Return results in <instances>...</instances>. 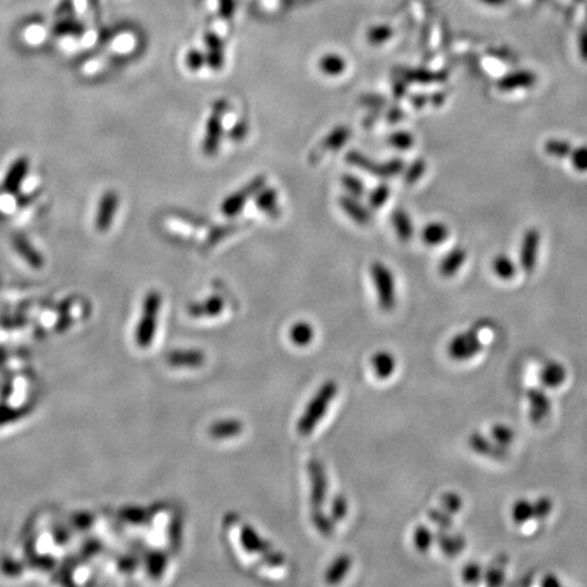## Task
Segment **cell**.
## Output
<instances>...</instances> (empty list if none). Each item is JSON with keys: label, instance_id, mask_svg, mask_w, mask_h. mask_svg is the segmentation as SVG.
Wrapping results in <instances>:
<instances>
[{"label": "cell", "instance_id": "e0dca14e", "mask_svg": "<svg viewBox=\"0 0 587 587\" xmlns=\"http://www.w3.org/2000/svg\"><path fill=\"white\" fill-rule=\"evenodd\" d=\"M240 539H241L243 548H244L247 553H258L261 556L262 553H265L269 549H272L271 544L261 537L256 532V529L253 526H250V525H243L241 526Z\"/></svg>", "mask_w": 587, "mask_h": 587}, {"label": "cell", "instance_id": "db71d44e", "mask_svg": "<svg viewBox=\"0 0 587 587\" xmlns=\"http://www.w3.org/2000/svg\"><path fill=\"white\" fill-rule=\"evenodd\" d=\"M261 559L269 567H280V566L285 564V556L280 552L274 550V548L269 549L268 552L262 553Z\"/></svg>", "mask_w": 587, "mask_h": 587}, {"label": "cell", "instance_id": "f35d334b", "mask_svg": "<svg viewBox=\"0 0 587 587\" xmlns=\"http://www.w3.org/2000/svg\"><path fill=\"white\" fill-rule=\"evenodd\" d=\"M311 521L316 529L324 536L331 537L335 532V525L332 522V518H329L327 514L322 513V510H311Z\"/></svg>", "mask_w": 587, "mask_h": 587}, {"label": "cell", "instance_id": "484cf974", "mask_svg": "<svg viewBox=\"0 0 587 587\" xmlns=\"http://www.w3.org/2000/svg\"><path fill=\"white\" fill-rule=\"evenodd\" d=\"M449 236L450 230L442 222H431L422 230V241L429 246H438L446 243Z\"/></svg>", "mask_w": 587, "mask_h": 587}, {"label": "cell", "instance_id": "9a60e30c", "mask_svg": "<svg viewBox=\"0 0 587 587\" xmlns=\"http://www.w3.org/2000/svg\"><path fill=\"white\" fill-rule=\"evenodd\" d=\"M244 429V423L241 420L230 418L214 422L208 429V434L214 440H231L243 434Z\"/></svg>", "mask_w": 587, "mask_h": 587}, {"label": "cell", "instance_id": "d6a6232c", "mask_svg": "<svg viewBox=\"0 0 587 587\" xmlns=\"http://www.w3.org/2000/svg\"><path fill=\"white\" fill-rule=\"evenodd\" d=\"M314 339V329L306 321H299L294 324L290 329V340L298 347H306Z\"/></svg>", "mask_w": 587, "mask_h": 587}, {"label": "cell", "instance_id": "816d5d0a", "mask_svg": "<svg viewBox=\"0 0 587 587\" xmlns=\"http://www.w3.org/2000/svg\"><path fill=\"white\" fill-rule=\"evenodd\" d=\"M187 67L191 70V71H198V70H201L203 67H204V64L207 63V57H205V54L204 53H201L200 50H197V49H191L189 52H188V54H187Z\"/></svg>", "mask_w": 587, "mask_h": 587}, {"label": "cell", "instance_id": "9c48e42d", "mask_svg": "<svg viewBox=\"0 0 587 587\" xmlns=\"http://www.w3.org/2000/svg\"><path fill=\"white\" fill-rule=\"evenodd\" d=\"M526 398L529 402V419L532 423H542L552 411L550 398L542 388H529L526 391Z\"/></svg>", "mask_w": 587, "mask_h": 587}, {"label": "cell", "instance_id": "11a10c76", "mask_svg": "<svg viewBox=\"0 0 587 587\" xmlns=\"http://www.w3.org/2000/svg\"><path fill=\"white\" fill-rule=\"evenodd\" d=\"M541 586L559 587L562 586V582L559 581L556 574H545L544 578L541 579Z\"/></svg>", "mask_w": 587, "mask_h": 587}, {"label": "cell", "instance_id": "5b68a950", "mask_svg": "<svg viewBox=\"0 0 587 587\" xmlns=\"http://www.w3.org/2000/svg\"><path fill=\"white\" fill-rule=\"evenodd\" d=\"M310 477V504L311 510H322L328 495V479L322 464L317 458H311L307 465Z\"/></svg>", "mask_w": 587, "mask_h": 587}, {"label": "cell", "instance_id": "4fadbf2b", "mask_svg": "<svg viewBox=\"0 0 587 587\" xmlns=\"http://www.w3.org/2000/svg\"><path fill=\"white\" fill-rule=\"evenodd\" d=\"M347 161L351 165H353V166H356V167H359L364 172H369V173H371L373 176H377V177L387 178V177L394 176V166H393L391 161V162L389 161L384 162V163H377V162L369 159L366 155H363L362 152H358V151L348 152Z\"/></svg>", "mask_w": 587, "mask_h": 587}, {"label": "cell", "instance_id": "8fae6325", "mask_svg": "<svg viewBox=\"0 0 587 587\" xmlns=\"http://www.w3.org/2000/svg\"><path fill=\"white\" fill-rule=\"evenodd\" d=\"M566 380L567 369L562 362L555 359L546 360L538 371V381L544 389H557L566 382Z\"/></svg>", "mask_w": 587, "mask_h": 587}, {"label": "cell", "instance_id": "cb8c5ba5", "mask_svg": "<svg viewBox=\"0 0 587 587\" xmlns=\"http://www.w3.org/2000/svg\"><path fill=\"white\" fill-rule=\"evenodd\" d=\"M352 566V559L348 555H340L333 560V563L329 566L328 571L325 573V582L328 585H338L340 584L345 575L349 573Z\"/></svg>", "mask_w": 587, "mask_h": 587}, {"label": "cell", "instance_id": "d6986e66", "mask_svg": "<svg viewBox=\"0 0 587 587\" xmlns=\"http://www.w3.org/2000/svg\"><path fill=\"white\" fill-rule=\"evenodd\" d=\"M159 305H161L159 294L155 293V291L148 294L146 306H145V320H143V324H142V338H143L145 342H148L151 339V336L154 335Z\"/></svg>", "mask_w": 587, "mask_h": 587}, {"label": "cell", "instance_id": "f6af8a7d", "mask_svg": "<svg viewBox=\"0 0 587 587\" xmlns=\"http://www.w3.org/2000/svg\"><path fill=\"white\" fill-rule=\"evenodd\" d=\"M570 158H571V163H573V167L577 170V172H579V173H586L587 172V147L582 146L578 147V148H573V151H571V154H570Z\"/></svg>", "mask_w": 587, "mask_h": 587}, {"label": "cell", "instance_id": "f1b7e54d", "mask_svg": "<svg viewBox=\"0 0 587 587\" xmlns=\"http://www.w3.org/2000/svg\"><path fill=\"white\" fill-rule=\"evenodd\" d=\"M169 362L174 366L200 367L205 363V355L203 351H198V349L177 351L169 356Z\"/></svg>", "mask_w": 587, "mask_h": 587}, {"label": "cell", "instance_id": "e575fe53", "mask_svg": "<svg viewBox=\"0 0 587 587\" xmlns=\"http://www.w3.org/2000/svg\"><path fill=\"white\" fill-rule=\"evenodd\" d=\"M256 205L265 214H275L278 209V194L272 188H262L256 196Z\"/></svg>", "mask_w": 587, "mask_h": 587}, {"label": "cell", "instance_id": "44dd1931", "mask_svg": "<svg viewBox=\"0 0 587 587\" xmlns=\"http://www.w3.org/2000/svg\"><path fill=\"white\" fill-rule=\"evenodd\" d=\"M466 260V251L462 247L453 249L446 254L440 264V274L443 278H453L464 267Z\"/></svg>", "mask_w": 587, "mask_h": 587}, {"label": "cell", "instance_id": "277c9868", "mask_svg": "<svg viewBox=\"0 0 587 587\" xmlns=\"http://www.w3.org/2000/svg\"><path fill=\"white\" fill-rule=\"evenodd\" d=\"M226 110V102L219 99L214 103L212 113L205 124V134L203 139V152L207 156H214L220 146L223 136V123L222 116Z\"/></svg>", "mask_w": 587, "mask_h": 587}, {"label": "cell", "instance_id": "f5cc1de1", "mask_svg": "<svg viewBox=\"0 0 587 587\" xmlns=\"http://www.w3.org/2000/svg\"><path fill=\"white\" fill-rule=\"evenodd\" d=\"M405 78L415 81V82H431V81H438V75H434L431 72L427 71H420V70H408L404 71Z\"/></svg>", "mask_w": 587, "mask_h": 587}, {"label": "cell", "instance_id": "30bf717a", "mask_svg": "<svg viewBox=\"0 0 587 587\" xmlns=\"http://www.w3.org/2000/svg\"><path fill=\"white\" fill-rule=\"evenodd\" d=\"M28 173H29V159L26 156L17 158L10 165V167H8V170L4 176L1 189L8 195L18 194V191L21 189L22 183L25 181Z\"/></svg>", "mask_w": 587, "mask_h": 587}, {"label": "cell", "instance_id": "c3c4849f", "mask_svg": "<svg viewBox=\"0 0 587 587\" xmlns=\"http://www.w3.org/2000/svg\"><path fill=\"white\" fill-rule=\"evenodd\" d=\"M342 184L344 189L353 197H359V196L363 195V192H364L363 183L353 176H348V174L342 176Z\"/></svg>", "mask_w": 587, "mask_h": 587}, {"label": "cell", "instance_id": "b9f144b4", "mask_svg": "<svg viewBox=\"0 0 587 587\" xmlns=\"http://www.w3.org/2000/svg\"><path fill=\"white\" fill-rule=\"evenodd\" d=\"M545 151L548 155L555 158H566L570 156L573 146L567 141L562 139H550L545 143Z\"/></svg>", "mask_w": 587, "mask_h": 587}, {"label": "cell", "instance_id": "7a4b0ae2", "mask_svg": "<svg viewBox=\"0 0 587 587\" xmlns=\"http://www.w3.org/2000/svg\"><path fill=\"white\" fill-rule=\"evenodd\" d=\"M484 327L482 322H477L469 329L457 333L447 345L449 356L455 362H468L476 358L484 348L480 340V331Z\"/></svg>", "mask_w": 587, "mask_h": 587}, {"label": "cell", "instance_id": "3957f363", "mask_svg": "<svg viewBox=\"0 0 587 587\" xmlns=\"http://www.w3.org/2000/svg\"><path fill=\"white\" fill-rule=\"evenodd\" d=\"M371 278L374 282V287L377 291V298L380 307L384 311H391L395 306V282L391 269L382 262L371 264Z\"/></svg>", "mask_w": 587, "mask_h": 587}, {"label": "cell", "instance_id": "f546056e", "mask_svg": "<svg viewBox=\"0 0 587 587\" xmlns=\"http://www.w3.org/2000/svg\"><path fill=\"white\" fill-rule=\"evenodd\" d=\"M506 564H507V556L500 555L489 564L487 570H484V582L488 586H500L504 584Z\"/></svg>", "mask_w": 587, "mask_h": 587}, {"label": "cell", "instance_id": "bcb514c9", "mask_svg": "<svg viewBox=\"0 0 587 587\" xmlns=\"http://www.w3.org/2000/svg\"><path fill=\"white\" fill-rule=\"evenodd\" d=\"M347 511H348L347 499L342 495H336L332 500V504H331V518L333 521L339 522V521L345 518Z\"/></svg>", "mask_w": 587, "mask_h": 587}, {"label": "cell", "instance_id": "836d02e7", "mask_svg": "<svg viewBox=\"0 0 587 587\" xmlns=\"http://www.w3.org/2000/svg\"><path fill=\"white\" fill-rule=\"evenodd\" d=\"M489 438L496 444L508 449L515 440V433L510 426L504 423H496L489 430Z\"/></svg>", "mask_w": 587, "mask_h": 587}, {"label": "cell", "instance_id": "8992f818", "mask_svg": "<svg viewBox=\"0 0 587 587\" xmlns=\"http://www.w3.org/2000/svg\"><path fill=\"white\" fill-rule=\"evenodd\" d=\"M265 187V177L258 176L253 178L249 184H246L243 189L234 192L233 195L226 197L222 203V212L226 216H234L243 211L246 201L253 195H257L260 189Z\"/></svg>", "mask_w": 587, "mask_h": 587}, {"label": "cell", "instance_id": "7402d4cb", "mask_svg": "<svg viewBox=\"0 0 587 587\" xmlns=\"http://www.w3.org/2000/svg\"><path fill=\"white\" fill-rule=\"evenodd\" d=\"M371 366L380 380H388L393 375L397 362L394 355L388 351H378L371 356Z\"/></svg>", "mask_w": 587, "mask_h": 587}, {"label": "cell", "instance_id": "f907efd6", "mask_svg": "<svg viewBox=\"0 0 587 587\" xmlns=\"http://www.w3.org/2000/svg\"><path fill=\"white\" fill-rule=\"evenodd\" d=\"M391 195V189L387 185H380L377 189H374V192L370 196V205L373 208H381L389 198Z\"/></svg>", "mask_w": 587, "mask_h": 587}, {"label": "cell", "instance_id": "8d00e7d4", "mask_svg": "<svg viewBox=\"0 0 587 587\" xmlns=\"http://www.w3.org/2000/svg\"><path fill=\"white\" fill-rule=\"evenodd\" d=\"M434 541H435V535L433 533V531L429 526H426V525L416 526V529L413 532V544H415V548L419 552H422V553L427 552L433 546Z\"/></svg>", "mask_w": 587, "mask_h": 587}, {"label": "cell", "instance_id": "681fc988", "mask_svg": "<svg viewBox=\"0 0 587 587\" xmlns=\"http://www.w3.org/2000/svg\"><path fill=\"white\" fill-rule=\"evenodd\" d=\"M388 142H389L391 146L397 148V150H408L409 147H412V145H413V136L409 132L400 131V132L391 134Z\"/></svg>", "mask_w": 587, "mask_h": 587}, {"label": "cell", "instance_id": "ee69618b", "mask_svg": "<svg viewBox=\"0 0 587 587\" xmlns=\"http://www.w3.org/2000/svg\"><path fill=\"white\" fill-rule=\"evenodd\" d=\"M426 169H427L426 161H422V159L415 161L405 172V181L408 184H415L423 177V174L426 173Z\"/></svg>", "mask_w": 587, "mask_h": 587}, {"label": "cell", "instance_id": "ab89813d", "mask_svg": "<svg viewBox=\"0 0 587 587\" xmlns=\"http://www.w3.org/2000/svg\"><path fill=\"white\" fill-rule=\"evenodd\" d=\"M461 578L466 585H477L484 579V568L479 563H468L461 571Z\"/></svg>", "mask_w": 587, "mask_h": 587}, {"label": "cell", "instance_id": "d590c367", "mask_svg": "<svg viewBox=\"0 0 587 587\" xmlns=\"http://www.w3.org/2000/svg\"><path fill=\"white\" fill-rule=\"evenodd\" d=\"M391 37H393V29L389 25H385V23L374 25L369 28L366 32V40L369 41V44L374 47L385 44L387 41L391 40Z\"/></svg>", "mask_w": 587, "mask_h": 587}, {"label": "cell", "instance_id": "ac0fdd59", "mask_svg": "<svg viewBox=\"0 0 587 587\" xmlns=\"http://www.w3.org/2000/svg\"><path fill=\"white\" fill-rule=\"evenodd\" d=\"M223 309H225L223 299L218 295H214L204 299L203 302L192 303L188 307V313L195 318H201V317L212 318V317H218L223 311Z\"/></svg>", "mask_w": 587, "mask_h": 587}, {"label": "cell", "instance_id": "4dcf8cb0", "mask_svg": "<svg viewBox=\"0 0 587 587\" xmlns=\"http://www.w3.org/2000/svg\"><path fill=\"white\" fill-rule=\"evenodd\" d=\"M492 271L500 280H511L517 275V265L508 256L497 254L492 260Z\"/></svg>", "mask_w": 587, "mask_h": 587}, {"label": "cell", "instance_id": "7c38bea8", "mask_svg": "<svg viewBox=\"0 0 587 587\" xmlns=\"http://www.w3.org/2000/svg\"><path fill=\"white\" fill-rule=\"evenodd\" d=\"M469 447L479 455L487 457L491 460H496V461H502L506 460V457L508 455V450L496 444L493 440L489 437H486L482 433H472L468 438Z\"/></svg>", "mask_w": 587, "mask_h": 587}, {"label": "cell", "instance_id": "d4e9b609", "mask_svg": "<svg viewBox=\"0 0 587 587\" xmlns=\"http://www.w3.org/2000/svg\"><path fill=\"white\" fill-rule=\"evenodd\" d=\"M205 45L208 48V52L205 54L207 57V63L212 70H220L225 61V56H223V44L220 41V39L212 33H207L205 34Z\"/></svg>", "mask_w": 587, "mask_h": 587}, {"label": "cell", "instance_id": "9f6ffc18", "mask_svg": "<svg viewBox=\"0 0 587 587\" xmlns=\"http://www.w3.org/2000/svg\"><path fill=\"white\" fill-rule=\"evenodd\" d=\"M579 53L584 61H587V30H585L579 37Z\"/></svg>", "mask_w": 587, "mask_h": 587}, {"label": "cell", "instance_id": "83f0119b", "mask_svg": "<svg viewBox=\"0 0 587 587\" xmlns=\"http://www.w3.org/2000/svg\"><path fill=\"white\" fill-rule=\"evenodd\" d=\"M511 519L518 526H522L536 519L535 502H531L529 499H518L517 502H514L511 507Z\"/></svg>", "mask_w": 587, "mask_h": 587}, {"label": "cell", "instance_id": "6f0895ef", "mask_svg": "<svg viewBox=\"0 0 587 587\" xmlns=\"http://www.w3.org/2000/svg\"><path fill=\"white\" fill-rule=\"evenodd\" d=\"M480 3L489 6V7H500L507 3V0H479Z\"/></svg>", "mask_w": 587, "mask_h": 587}, {"label": "cell", "instance_id": "4316f807", "mask_svg": "<svg viewBox=\"0 0 587 587\" xmlns=\"http://www.w3.org/2000/svg\"><path fill=\"white\" fill-rule=\"evenodd\" d=\"M391 223L401 243L411 241L413 236V225L409 215L404 209H395L391 215Z\"/></svg>", "mask_w": 587, "mask_h": 587}, {"label": "cell", "instance_id": "5bb4252c", "mask_svg": "<svg viewBox=\"0 0 587 587\" xmlns=\"http://www.w3.org/2000/svg\"><path fill=\"white\" fill-rule=\"evenodd\" d=\"M537 76L526 70L515 71L504 75L497 82V89L502 92H515V90H525L531 89L536 85Z\"/></svg>", "mask_w": 587, "mask_h": 587}, {"label": "cell", "instance_id": "2e32d148", "mask_svg": "<svg viewBox=\"0 0 587 587\" xmlns=\"http://www.w3.org/2000/svg\"><path fill=\"white\" fill-rule=\"evenodd\" d=\"M435 541L442 553L447 557L458 556L466 546V539L460 533L450 535L449 531H443V529H438L435 532Z\"/></svg>", "mask_w": 587, "mask_h": 587}, {"label": "cell", "instance_id": "ffe728a7", "mask_svg": "<svg viewBox=\"0 0 587 587\" xmlns=\"http://www.w3.org/2000/svg\"><path fill=\"white\" fill-rule=\"evenodd\" d=\"M14 250L33 268H41L44 265V260L37 249L25 236H15L12 238Z\"/></svg>", "mask_w": 587, "mask_h": 587}, {"label": "cell", "instance_id": "60d3db41", "mask_svg": "<svg viewBox=\"0 0 587 587\" xmlns=\"http://www.w3.org/2000/svg\"><path fill=\"white\" fill-rule=\"evenodd\" d=\"M440 506L443 510H446L447 513L453 515V514H458L462 510L464 500L461 495L457 492H446L440 496Z\"/></svg>", "mask_w": 587, "mask_h": 587}, {"label": "cell", "instance_id": "1f68e13d", "mask_svg": "<svg viewBox=\"0 0 587 587\" xmlns=\"http://www.w3.org/2000/svg\"><path fill=\"white\" fill-rule=\"evenodd\" d=\"M318 67L321 72H324L325 75L338 76L345 71L347 63H345V59L339 53H327L320 59Z\"/></svg>", "mask_w": 587, "mask_h": 587}, {"label": "cell", "instance_id": "7dc6e473", "mask_svg": "<svg viewBox=\"0 0 587 587\" xmlns=\"http://www.w3.org/2000/svg\"><path fill=\"white\" fill-rule=\"evenodd\" d=\"M552 510H553V502L548 496H541L535 502V517L537 521L548 518Z\"/></svg>", "mask_w": 587, "mask_h": 587}, {"label": "cell", "instance_id": "74e56055", "mask_svg": "<svg viewBox=\"0 0 587 587\" xmlns=\"http://www.w3.org/2000/svg\"><path fill=\"white\" fill-rule=\"evenodd\" d=\"M349 136H351V132L347 127H338L322 141V147L327 151L339 150L347 143Z\"/></svg>", "mask_w": 587, "mask_h": 587}, {"label": "cell", "instance_id": "ba28073f", "mask_svg": "<svg viewBox=\"0 0 587 587\" xmlns=\"http://www.w3.org/2000/svg\"><path fill=\"white\" fill-rule=\"evenodd\" d=\"M539 240V233L536 229L528 230L522 238L519 250V264L524 272L528 275L533 274V271L536 269Z\"/></svg>", "mask_w": 587, "mask_h": 587}, {"label": "cell", "instance_id": "52a82bcc", "mask_svg": "<svg viewBox=\"0 0 587 587\" xmlns=\"http://www.w3.org/2000/svg\"><path fill=\"white\" fill-rule=\"evenodd\" d=\"M119 208V195L114 191H106L98 203L96 212V230L98 233H106L110 230L116 212Z\"/></svg>", "mask_w": 587, "mask_h": 587}, {"label": "cell", "instance_id": "7bdbcfd3", "mask_svg": "<svg viewBox=\"0 0 587 587\" xmlns=\"http://www.w3.org/2000/svg\"><path fill=\"white\" fill-rule=\"evenodd\" d=\"M429 518L431 519V522L434 525L438 526V529L443 531H450L453 526V518L451 514L447 513L443 508H431L429 511Z\"/></svg>", "mask_w": 587, "mask_h": 587}, {"label": "cell", "instance_id": "603a6c76", "mask_svg": "<svg viewBox=\"0 0 587 587\" xmlns=\"http://www.w3.org/2000/svg\"><path fill=\"white\" fill-rule=\"evenodd\" d=\"M342 211L358 225H367L371 219L370 212L353 197V196H342L339 200Z\"/></svg>", "mask_w": 587, "mask_h": 587}, {"label": "cell", "instance_id": "6da1fadb", "mask_svg": "<svg viewBox=\"0 0 587 587\" xmlns=\"http://www.w3.org/2000/svg\"><path fill=\"white\" fill-rule=\"evenodd\" d=\"M336 394H338V385L335 381H327L317 391L296 424V430L302 437H307L314 431V429L318 426L321 419L325 416Z\"/></svg>", "mask_w": 587, "mask_h": 587}]
</instances>
